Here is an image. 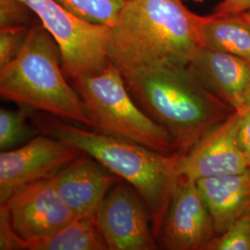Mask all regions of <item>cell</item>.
<instances>
[{
    "mask_svg": "<svg viewBox=\"0 0 250 250\" xmlns=\"http://www.w3.org/2000/svg\"><path fill=\"white\" fill-rule=\"evenodd\" d=\"M52 179L76 217L97 214L107 193L119 181L115 174L83 152Z\"/></svg>",
    "mask_w": 250,
    "mask_h": 250,
    "instance_id": "12",
    "label": "cell"
},
{
    "mask_svg": "<svg viewBox=\"0 0 250 250\" xmlns=\"http://www.w3.org/2000/svg\"><path fill=\"white\" fill-rule=\"evenodd\" d=\"M83 152L45 134H37L18 148L0 153V205L27 185L53 178Z\"/></svg>",
    "mask_w": 250,
    "mask_h": 250,
    "instance_id": "8",
    "label": "cell"
},
{
    "mask_svg": "<svg viewBox=\"0 0 250 250\" xmlns=\"http://www.w3.org/2000/svg\"><path fill=\"white\" fill-rule=\"evenodd\" d=\"M22 1L56 41L65 76L71 79L90 76L107 67L110 27L79 18L56 0Z\"/></svg>",
    "mask_w": 250,
    "mask_h": 250,
    "instance_id": "6",
    "label": "cell"
},
{
    "mask_svg": "<svg viewBox=\"0 0 250 250\" xmlns=\"http://www.w3.org/2000/svg\"><path fill=\"white\" fill-rule=\"evenodd\" d=\"M197 184L217 235L238 219L250 215V169L241 173L198 179Z\"/></svg>",
    "mask_w": 250,
    "mask_h": 250,
    "instance_id": "14",
    "label": "cell"
},
{
    "mask_svg": "<svg viewBox=\"0 0 250 250\" xmlns=\"http://www.w3.org/2000/svg\"></svg>",
    "mask_w": 250,
    "mask_h": 250,
    "instance_id": "27",
    "label": "cell"
},
{
    "mask_svg": "<svg viewBox=\"0 0 250 250\" xmlns=\"http://www.w3.org/2000/svg\"><path fill=\"white\" fill-rule=\"evenodd\" d=\"M200 31L203 46L250 63V27L236 14L204 16Z\"/></svg>",
    "mask_w": 250,
    "mask_h": 250,
    "instance_id": "16",
    "label": "cell"
},
{
    "mask_svg": "<svg viewBox=\"0 0 250 250\" xmlns=\"http://www.w3.org/2000/svg\"><path fill=\"white\" fill-rule=\"evenodd\" d=\"M237 17L243 21L245 23H247L250 27V9L243 11L240 13H236Z\"/></svg>",
    "mask_w": 250,
    "mask_h": 250,
    "instance_id": "24",
    "label": "cell"
},
{
    "mask_svg": "<svg viewBox=\"0 0 250 250\" xmlns=\"http://www.w3.org/2000/svg\"><path fill=\"white\" fill-rule=\"evenodd\" d=\"M193 1H195V2H202V1H204V0H193Z\"/></svg>",
    "mask_w": 250,
    "mask_h": 250,
    "instance_id": "26",
    "label": "cell"
},
{
    "mask_svg": "<svg viewBox=\"0 0 250 250\" xmlns=\"http://www.w3.org/2000/svg\"><path fill=\"white\" fill-rule=\"evenodd\" d=\"M1 250H107L99 230L97 214L76 217L59 232L36 241L23 242L14 236L8 220L0 212Z\"/></svg>",
    "mask_w": 250,
    "mask_h": 250,
    "instance_id": "15",
    "label": "cell"
},
{
    "mask_svg": "<svg viewBox=\"0 0 250 250\" xmlns=\"http://www.w3.org/2000/svg\"><path fill=\"white\" fill-rule=\"evenodd\" d=\"M217 235L197 181L181 175L158 244L169 250H205Z\"/></svg>",
    "mask_w": 250,
    "mask_h": 250,
    "instance_id": "10",
    "label": "cell"
},
{
    "mask_svg": "<svg viewBox=\"0 0 250 250\" xmlns=\"http://www.w3.org/2000/svg\"><path fill=\"white\" fill-rule=\"evenodd\" d=\"M31 27L0 28V69L20 52Z\"/></svg>",
    "mask_w": 250,
    "mask_h": 250,
    "instance_id": "21",
    "label": "cell"
},
{
    "mask_svg": "<svg viewBox=\"0 0 250 250\" xmlns=\"http://www.w3.org/2000/svg\"><path fill=\"white\" fill-rule=\"evenodd\" d=\"M124 1H126V0H124Z\"/></svg>",
    "mask_w": 250,
    "mask_h": 250,
    "instance_id": "28",
    "label": "cell"
},
{
    "mask_svg": "<svg viewBox=\"0 0 250 250\" xmlns=\"http://www.w3.org/2000/svg\"><path fill=\"white\" fill-rule=\"evenodd\" d=\"M99 230L108 250H155L160 248L152 232L149 212L128 183L118 181L97 212Z\"/></svg>",
    "mask_w": 250,
    "mask_h": 250,
    "instance_id": "9",
    "label": "cell"
},
{
    "mask_svg": "<svg viewBox=\"0 0 250 250\" xmlns=\"http://www.w3.org/2000/svg\"><path fill=\"white\" fill-rule=\"evenodd\" d=\"M246 104H247V106L250 107V87L247 93V96H246Z\"/></svg>",
    "mask_w": 250,
    "mask_h": 250,
    "instance_id": "25",
    "label": "cell"
},
{
    "mask_svg": "<svg viewBox=\"0 0 250 250\" xmlns=\"http://www.w3.org/2000/svg\"><path fill=\"white\" fill-rule=\"evenodd\" d=\"M238 120L239 111L235 110L188 152L181 154L180 174L197 181L250 170V160L236 139Z\"/></svg>",
    "mask_w": 250,
    "mask_h": 250,
    "instance_id": "11",
    "label": "cell"
},
{
    "mask_svg": "<svg viewBox=\"0 0 250 250\" xmlns=\"http://www.w3.org/2000/svg\"><path fill=\"white\" fill-rule=\"evenodd\" d=\"M12 233L19 240L36 241L59 232L76 218L55 187L45 179L16 190L1 204Z\"/></svg>",
    "mask_w": 250,
    "mask_h": 250,
    "instance_id": "7",
    "label": "cell"
},
{
    "mask_svg": "<svg viewBox=\"0 0 250 250\" xmlns=\"http://www.w3.org/2000/svg\"><path fill=\"white\" fill-rule=\"evenodd\" d=\"M250 9V0H223L220 2L211 14L221 16L236 14Z\"/></svg>",
    "mask_w": 250,
    "mask_h": 250,
    "instance_id": "23",
    "label": "cell"
},
{
    "mask_svg": "<svg viewBox=\"0 0 250 250\" xmlns=\"http://www.w3.org/2000/svg\"><path fill=\"white\" fill-rule=\"evenodd\" d=\"M137 105L170 134L184 154L235 110L197 80L188 66H160L122 73Z\"/></svg>",
    "mask_w": 250,
    "mask_h": 250,
    "instance_id": "3",
    "label": "cell"
},
{
    "mask_svg": "<svg viewBox=\"0 0 250 250\" xmlns=\"http://www.w3.org/2000/svg\"><path fill=\"white\" fill-rule=\"evenodd\" d=\"M197 80L236 111L247 107L250 87V63L231 54L202 46L188 64Z\"/></svg>",
    "mask_w": 250,
    "mask_h": 250,
    "instance_id": "13",
    "label": "cell"
},
{
    "mask_svg": "<svg viewBox=\"0 0 250 250\" xmlns=\"http://www.w3.org/2000/svg\"><path fill=\"white\" fill-rule=\"evenodd\" d=\"M72 83L93 130L163 154L176 153L170 134L137 105L122 72L110 62L102 72Z\"/></svg>",
    "mask_w": 250,
    "mask_h": 250,
    "instance_id": "5",
    "label": "cell"
},
{
    "mask_svg": "<svg viewBox=\"0 0 250 250\" xmlns=\"http://www.w3.org/2000/svg\"><path fill=\"white\" fill-rule=\"evenodd\" d=\"M33 14L22 0H0V28L32 27Z\"/></svg>",
    "mask_w": 250,
    "mask_h": 250,
    "instance_id": "20",
    "label": "cell"
},
{
    "mask_svg": "<svg viewBox=\"0 0 250 250\" xmlns=\"http://www.w3.org/2000/svg\"><path fill=\"white\" fill-rule=\"evenodd\" d=\"M61 51L45 27L34 24L17 56L0 69V95L25 108L44 111L92 129L79 94L64 77Z\"/></svg>",
    "mask_w": 250,
    "mask_h": 250,
    "instance_id": "4",
    "label": "cell"
},
{
    "mask_svg": "<svg viewBox=\"0 0 250 250\" xmlns=\"http://www.w3.org/2000/svg\"><path fill=\"white\" fill-rule=\"evenodd\" d=\"M203 20L183 0H126L110 27L108 60L122 73L188 66L203 46Z\"/></svg>",
    "mask_w": 250,
    "mask_h": 250,
    "instance_id": "1",
    "label": "cell"
},
{
    "mask_svg": "<svg viewBox=\"0 0 250 250\" xmlns=\"http://www.w3.org/2000/svg\"><path fill=\"white\" fill-rule=\"evenodd\" d=\"M236 139L242 151L250 159V107L247 106L239 111Z\"/></svg>",
    "mask_w": 250,
    "mask_h": 250,
    "instance_id": "22",
    "label": "cell"
},
{
    "mask_svg": "<svg viewBox=\"0 0 250 250\" xmlns=\"http://www.w3.org/2000/svg\"><path fill=\"white\" fill-rule=\"evenodd\" d=\"M42 134L61 139L99 161L135 189L146 207L156 239L181 177V153L163 154L141 145L81 128L55 116H37Z\"/></svg>",
    "mask_w": 250,
    "mask_h": 250,
    "instance_id": "2",
    "label": "cell"
},
{
    "mask_svg": "<svg viewBox=\"0 0 250 250\" xmlns=\"http://www.w3.org/2000/svg\"><path fill=\"white\" fill-rule=\"evenodd\" d=\"M38 134V131L28 125L26 108L11 110L0 109V149L7 151L22 146Z\"/></svg>",
    "mask_w": 250,
    "mask_h": 250,
    "instance_id": "18",
    "label": "cell"
},
{
    "mask_svg": "<svg viewBox=\"0 0 250 250\" xmlns=\"http://www.w3.org/2000/svg\"><path fill=\"white\" fill-rule=\"evenodd\" d=\"M65 9L91 23L112 27L124 0H56Z\"/></svg>",
    "mask_w": 250,
    "mask_h": 250,
    "instance_id": "17",
    "label": "cell"
},
{
    "mask_svg": "<svg viewBox=\"0 0 250 250\" xmlns=\"http://www.w3.org/2000/svg\"><path fill=\"white\" fill-rule=\"evenodd\" d=\"M205 250H250V215L238 219L215 236Z\"/></svg>",
    "mask_w": 250,
    "mask_h": 250,
    "instance_id": "19",
    "label": "cell"
}]
</instances>
